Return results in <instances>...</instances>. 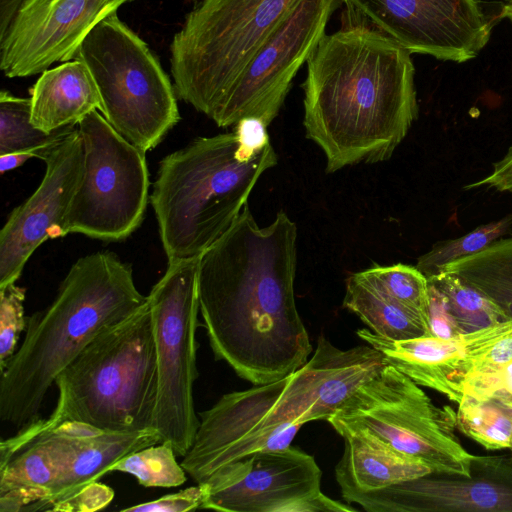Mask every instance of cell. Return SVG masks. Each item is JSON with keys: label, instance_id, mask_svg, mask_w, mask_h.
<instances>
[{"label": "cell", "instance_id": "6da1fadb", "mask_svg": "<svg viewBox=\"0 0 512 512\" xmlns=\"http://www.w3.org/2000/svg\"><path fill=\"white\" fill-rule=\"evenodd\" d=\"M297 226L280 211L260 227L248 203L200 257L199 312L217 360L254 385L287 377L312 352L294 280Z\"/></svg>", "mask_w": 512, "mask_h": 512}, {"label": "cell", "instance_id": "7a4b0ae2", "mask_svg": "<svg viewBox=\"0 0 512 512\" xmlns=\"http://www.w3.org/2000/svg\"><path fill=\"white\" fill-rule=\"evenodd\" d=\"M306 64L303 125L326 172L390 159L418 117L411 53L345 9Z\"/></svg>", "mask_w": 512, "mask_h": 512}, {"label": "cell", "instance_id": "3957f363", "mask_svg": "<svg viewBox=\"0 0 512 512\" xmlns=\"http://www.w3.org/2000/svg\"><path fill=\"white\" fill-rule=\"evenodd\" d=\"M147 302L132 266L113 252L79 258L54 300L28 317L25 338L1 372L0 419L21 427L38 420L49 388L66 366Z\"/></svg>", "mask_w": 512, "mask_h": 512}, {"label": "cell", "instance_id": "277c9868", "mask_svg": "<svg viewBox=\"0 0 512 512\" xmlns=\"http://www.w3.org/2000/svg\"><path fill=\"white\" fill-rule=\"evenodd\" d=\"M233 127L197 137L159 163L150 202L168 261L200 257L239 216L262 174L277 164L262 121L247 118Z\"/></svg>", "mask_w": 512, "mask_h": 512}, {"label": "cell", "instance_id": "5b68a950", "mask_svg": "<svg viewBox=\"0 0 512 512\" xmlns=\"http://www.w3.org/2000/svg\"><path fill=\"white\" fill-rule=\"evenodd\" d=\"M55 384L49 426L74 420L114 432L154 428L158 368L149 302L94 338Z\"/></svg>", "mask_w": 512, "mask_h": 512}, {"label": "cell", "instance_id": "8992f818", "mask_svg": "<svg viewBox=\"0 0 512 512\" xmlns=\"http://www.w3.org/2000/svg\"><path fill=\"white\" fill-rule=\"evenodd\" d=\"M300 0H202L170 44L179 99L211 118L255 52Z\"/></svg>", "mask_w": 512, "mask_h": 512}, {"label": "cell", "instance_id": "52a82bcc", "mask_svg": "<svg viewBox=\"0 0 512 512\" xmlns=\"http://www.w3.org/2000/svg\"><path fill=\"white\" fill-rule=\"evenodd\" d=\"M316 374L306 362L280 380L224 394L201 412L193 443L181 465L196 482L247 455L291 446L298 430L313 421Z\"/></svg>", "mask_w": 512, "mask_h": 512}, {"label": "cell", "instance_id": "ba28073f", "mask_svg": "<svg viewBox=\"0 0 512 512\" xmlns=\"http://www.w3.org/2000/svg\"><path fill=\"white\" fill-rule=\"evenodd\" d=\"M74 59L88 68L103 116L139 149H154L179 122L170 78L146 42L116 13L85 37Z\"/></svg>", "mask_w": 512, "mask_h": 512}, {"label": "cell", "instance_id": "9c48e42d", "mask_svg": "<svg viewBox=\"0 0 512 512\" xmlns=\"http://www.w3.org/2000/svg\"><path fill=\"white\" fill-rule=\"evenodd\" d=\"M339 433L363 432L432 472L469 475L473 454L460 443L456 411L438 406L408 376L387 364L328 419Z\"/></svg>", "mask_w": 512, "mask_h": 512}, {"label": "cell", "instance_id": "30bf717a", "mask_svg": "<svg viewBox=\"0 0 512 512\" xmlns=\"http://www.w3.org/2000/svg\"><path fill=\"white\" fill-rule=\"evenodd\" d=\"M198 258L168 261L148 296L158 368L154 428L180 456L190 449L200 420L193 387L198 377Z\"/></svg>", "mask_w": 512, "mask_h": 512}, {"label": "cell", "instance_id": "8fae6325", "mask_svg": "<svg viewBox=\"0 0 512 512\" xmlns=\"http://www.w3.org/2000/svg\"><path fill=\"white\" fill-rule=\"evenodd\" d=\"M84 166L64 222V236L128 238L143 222L149 173L143 150L122 137L98 110L78 123Z\"/></svg>", "mask_w": 512, "mask_h": 512}, {"label": "cell", "instance_id": "7c38bea8", "mask_svg": "<svg viewBox=\"0 0 512 512\" xmlns=\"http://www.w3.org/2000/svg\"><path fill=\"white\" fill-rule=\"evenodd\" d=\"M339 0H300L255 52L211 118L219 127L255 118L269 126L292 82L326 34Z\"/></svg>", "mask_w": 512, "mask_h": 512}, {"label": "cell", "instance_id": "4fadbf2b", "mask_svg": "<svg viewBox=\"0 0 512 512\" xmlns=\"http://www.w3.org/2000/svg\"><path fill=\"white\" fill-rule=\"evenodd\" d=\"M313 456L289 446L260 451L218 468L205 481L203 509L229 512H350L326 496ZM202 483V482H201Z\"/></svg>", "mask_w": 512, "mask_h": 512}, {"label": "cell", "instance_id": "5bb4252c", "mask_svg": "<svg viewBox=\"0 0 512 512\" xmlns=\"http://www.w3.org/2000/svg\"><path fill=\"white\" fill-rule=\"evenodd\" d=\"M339 1L411 54L463 63L491 37L493 24L478 0Z\"/></svg>", "mask_w": 512, "mask_h": 512}, {"label": "cell", "instance_id": "9a60e30c", "mask_svg": "<svg viewBox=\"0 0 512 512\" xmlns=\"http://www.w3.org/2000/svg\"><path fill=\"white\" fill-rule=\"evenodd\" d=\"M38 158L46 165L40 185L10 213L0 232V289L16 283L43 242L64 237L65 218L84 166L78 125Z\"/></svg>", "mask_w": 512, "mask_h": 512}, {"label": "cell", "instance_id": "2e32d148", "mask_svg": "<svg viewBox=\"0 0 512 512\" xmlns=\"http://www.w3.org/2000/svg\"><path fill=\"white\" fill-rule=\"evenodd\" d=\"M134 0H25L0 40V68L28 77L73 60L85 37L123 4Z\"/></svg>", "mask_w": 512, "mask_h": 512}, {"label": "cell", "instance_id": "e0dca14e", "mask_svg": "<svg viewBox=\"0 0 512 512\" xmlns=\"http://www.w3.org/2000/svg\"><path fill=\"white\" fill-rule=\"evenodd\" d=\"M342 496L368 512H512V454L473 455L469 475L430 472Z\"/></svg>", "mask_w": 512, "mask_h": 512}, {"label": "cell", "instance_id": "ac0fdd59", "mask_svg": "<svg viewBox=\"0 0 512 512\" xmlns=\"http://www.w3.org/2000/svg\"><path fill=\"white\" fill-rule=\"evenodd\" d=\"M45 424L57 442L61 470L49 498L30 511H42L47 504L73 495L108 473L109 467L124 456L161 442L155 428L124 433L74 420L49 426L45 419Z\"/></svg>", "mask_w": 512, "mask_h": 512}, {"label": "cell", "instance_id": "d6986e66", "mask_svg": "<svg viewBox=\"0 0 512 512\" xmlns=\"http://www.w3.org/2000/svg\"><path fill=\"white\" fill-rule=\"evenodd\" d=\"M360 339L381 352L387 364L458 404L464 395L468 367L461 335L452 339L424 336L391 340L368 329L357 331Z\"/></svg>", "mask_w": 512, "mask_h": 512}, {"label": "cell", "instance_id": "ffe728a7", "mask_svg": "<svg viewBox=\"0 0 512 512\" xmlns=\"http://www.w3.org/2000/svg\"><path fill=\"white\" fill-rule=\"evenodd\" d=\"M42 431L24 442L0 444V512L30 511L49 498L61 470L60 452L42 419Z\"/></svg>", "mask_w": 512, "mask_h": 512}, {"label": "cell", "instance_id": "44dd1931", "mask_svg": "<svg viewBox=\"0 0 512 512\" xmlns=\"http://www.w3.org/2000/svg\"><path fill=\"white\" fill-rule=\"evenodd\" d=\"M30 99L32 123L47 133L78 125L92 111L101 110L97 86L77 59L42 72Z\"/></svg>", "mask_w": 512, "mask_h": 512}, {"label": "cell", "instance_id": "7402d4cb", "mask_svg": "<svg viewBox=\"0 0 512 512\" xmlns=\"http://www.w3.org/2000/svg\"><path fill=\"white\" fill-rule=\"evenodd\" d=\"M344 452L335 475L341 493L380 490L432 472L424 463L398 453L373 437L342 430Z\"/></svg>", "mask_w": 512, "mask_h": 512}, {"label": "cell", "instance_id": "603a6c76", "mask_svg": "<svg viewBox=\"0 0 512 512\" xmlns=\"http://www.w3.org/2000/svg\"><path fill=\"white\" fill-rule=\"evenodd\" d=\"M343 307L384 338L408 340L430 336L429 328L421 318L366 280L360 272L346 280Z\"/></svg>", "mask_w": 512, "mask_h": 512}, {"label": "cell", "instance_id": "cb8c5ba5", "mask_svg": "<svg viewBox=\"0 0 512 512\" xmlns=\"http://www.w3.org/2000/svg\"><path fill=\"white\" fill-rule=\"evenodd\" d=\"M442 271L456 275L482 294L505 319L512 318V236L453 261Z\"/></svg>", "mask_w": 512, "mask_h": 512}, {"label": "cell", "instance_id": "d4e9b609", "mask_svg": "<svg viewBox=\"0 0 512 512\" xmlns=\"http://www.w3.org/2000/svg\"><path fill=\"white\" fill-rule=\"evenodd\" d=\"M457 405L458 430L487 450L512 449V392L464 394Z\"/></svg>", "mask_w": 512, "mask_h": 512}, {"label": "cell", "instance_id": "484cf974", "mask_svg": "<svg viewBox=\"0 0 512 512\" xmlns=\"http://www.w3.org/2000/svg\"><path fill=\"white\" fill-rule=\"evenodd\" d=\"M77 125L47 133L31 120V99L0 92V155L14 152L39 153L51 147Z\"/></svg>", "mask_w": 512, "mask_h": 512}, {"label": "cell", "instance_id": "4316f807", "mask_svg": "<svg viewBox=\"0 0 512 512\" xmlns=\"http://www.w3.org/2000/svg\"><path fill=\"white\" fill-rule=\"evenodd\" d=\"M427 280L443 295L464 334L506 320L489 300L456 275L442 271Z\"/></svg>", "mask_w": 512, "mask_h": 512}, {"label": "cell", "instance_id": "83f0119b", "mask_svg": "<svg viewBox=\"0 0 512 512\" xmlns=\"http://www.w3.org/2000/svg\"><path fill=\"white\" fill-rule=\"evenodd\" d=\"M170 442L157 444L134 451L109 467V472L133 475L144 487H178L186 482V471L175 457Z\"/></svg>", "mask_w": 512, "mask_h": 512}, {"label": "cell", "instance_id": "f1b7e54d", "mask_svg": "<svg viewBox=\"0 0 512 512\" xmlns=\"http://www.w3.org/2000/svg\"><path fill=\"white\" fill-rule=\"evenodd\" d=\"M360 273L401 306L421 318L428 326V280L416 266L402 263L376 265Z\"/></svg>", "mask_w": 512, "mask_h": 512}, {"label": "cell", "instance_id": "f546056e", "mask_svg": "<svg viewBox=\"0 0 512 512\" xmlns=\"http://www.w3.org/2000/svg\"><path fill=\"white\" fill-rule=\"evenodd\" d=\"M511 226L512 213L480 225L461 237L439 241L418 258L416 267L426 277L438 274L447 264L474 254L506 235Z\"/></svg>", "mask_w": 512, "mask_h": 512}, {"label": "cell", "instance_id": "4dcf8cb0", "mask_svg": "<svg viewBox=\"0 0 512 512\" xmlns=\"http://www.w3.org/2000/svg\"><path fill=\"white\" fill-rule=\"evenodd\" d=\"M461 338L468 367L466 380L494 372L512 361V318L462 334Z\"/></svg>", "mask_w": 512, "mask_h": 512}, {"label": "cell", "instance_id": "1f68e13d", "mask_svg": "<svg viewBox=\"0 0 512 512\" xmlns=\"http://www.w3.org/2000/svg\"><path fill=\"white\" fill-rule=\"evenodd\" d=\"M25 289L15 283L0 289V370L16 352L20 335L27 327L24 314Z\"/></svg>", "mask_w": 512, "mask_h": 512}, {"label": "cell", "instance_id": "d6a6232c", "mask_svg": "<svg viewBox=\"0 0 512 512\" xmlns=\"http://www.w3.org/2000/svg\"><path fill=\"white\" fill-rule=\"evenodd\" d=\"M206 499V485L197 483L176 493L164 495L156 500L140 503L122 509L125 512H186L203 509Z\"/></svg>", "mask_w": 512, "mask_h": 512}, {"label": "cell", "instance_id": "836d02e7", "mask_svg": "<svg viewBox=\"0 0 512 512\" xmlns=\"http://www.w3.org/2000/svg\"><path fill=\"white\" fill-rule=\"evenodd\" d=\"M114 490L100 482H92L73 495L47 504L42 511L94 512L107 507Z\"/></svg>", "mask_w": 512, "mask_h": 512}, {"label": "cell", "instance_id": "e575fe53", "mask_svg": "<svg viewBox=\"0 0 512 512\" xmlns=\"http://www.w3.org/2000/svg\"><path fill=\"white\" fill-rule=\"evenodd\" d=\"M429 286L428 327L430 336L452 339L464 334L456 322L443 295Z\"/></svg>", "mask_w": 512, "mask_h": 512}, {"label": "cell", "instance_id": "d590c367", "mask_svg": "<svg viewBox=\"0 0 512 512\" xmlns=\"http://www.w3.org/2000/svg\"><path fill=\"white\" fill-rule=\"evenodd\" d=\"M484 187L512 193V146L501 160L493 164V169L488 176L464 188L468 190Z\"/></svg>", "mask_w": 512, "mask_h": 512}, {"label": "cell", "instance_id": "8d00e7d4", "mask_svg": "<svg viewBox=\"0 0 512 512\" xmlns=\"http://www.w3.org/2000/svg\"><path fill=\"white\" fill-rule=\"evenodd\" d=\"M25 0H0V40H2Z\"/></svg>", "mask_w": 512, "mask_h": 512}, {"label": "cell", "instance_id": "74e56055", "mask_svg": "<svg viewBox=\"0 0 512 512\" xmlns=\"http://www.w3.org/2000/svg\"><path fill=\"white\" fill-rule=\"evenodd\" d=\"M34 157H37L35 152H14L0 155V172L3 174L18 168Z\"/></svg>", "mask_w": 512, "mask_h": 512}, {"label": "cell", "instance_id": "f35d334b", "mask_svg": "<svg viewBox=\"0 0 512 512\" xmlns=\"http://www.w3.org/2000/svg\"><path fill=\"white\" fill-rule=\"evenodd\" d=\"M499 16L506 18L512 23V0H508L501 8Z\"/></svg>", "mask_w": 512, "mask_h": 512}, {"label": "cell", "instance_id": "ab89813d", "mask_svg": "<svg viewBox=\"0 0 512 512\" xmlns=\"http://www.w3.org/2000/svg\"><path fill=\"white\" fill-rule=\"evenodd\" d=\"M512 450V449H511Z\"/></svg>", "mask_w": 512, "mask_h": 512}]
</instances>
